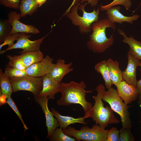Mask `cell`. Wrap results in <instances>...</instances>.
I'll list each match as a JSON object with an SVG mask.
<instances>
[{
    "instance_id": "1",
    "label": "cell",
    "mask_w": 141,
    "mask_h": 141,
    "mask_svg": "<svg viewBox=\"0 0 141 141\" xmlns=\"http://www.w3.org/2000/svg\"><path fill=\"white\" fill-rule=\"evenodd\" d=\"M85 84L83 81L80 83L72 81L69 83H61L59 92L61 93L60 98L57 101L60 106H67L72 104L81 105L84 112L85 119L90 118L93 106L92 104L86 101V93H91L92 90L86 91Z\"/></svg>"
},
{
    "instance_id": "2",
    "label": "cell",
    "mask_w": 141,
    "mask_h": 141,
    "mask_svg": "<svg viewBox=\"0 0 141 141\" xmlns=\"http://www.w3.org/2000/svg\"><path fill=\"white\" fill-rule=\"evenodd\" d=\"M111 28L115 30V25L107 18L96 21L92 24V32L89 36L90 40L87 44V48L95 52L101 53L104 52L113 44L114 37L113 33L109 38L106 36L105 30L108 28Z\"/></svg>"
},
{
    "instance_id": "3",
    "label": "cell",
    "mask_w": 141,
    "mask_h": 141,
    "mask_svg": "<svg viewBox=\"0 0 141 141\" xmlns=\"http://www.w3.org/2000/svg\"><path fill=\"white\" fill-rule=\"evenodd\" d=\"M95 90L97 92L96 96H93L95 103L93 106L90 117L98 125L105 129L109 124H118L121 121L117 119L113 114V111L108 106L105 107L102 102V96L105 90V87L102 84L98 85Z\"/></svg>"
},
{
    "instance_id": "4",
    "label": "cell",
    "mask_w": 141,
    "mask_h": 141,
    "mask_svg": "<svg viewBox=\"0 0 141 141\" xmlns=\"http://www.w3.org/2000/svg\"><path fill=\"white\" fill-rule=\"evenodd\" d=\"M88 3L86 2L84 4H74L71 7L70 13L69 11H66L68 17L72 21L75 25L79 26L80 33H87L92 30L91 24L98 21L100 9L98 7L96 10L94 8L91 12L88 13L84 9L85 6Z\"/></svg>"
},
{
    "instance_id": "5",
    "label": "cell",
    "mask_w": 141,
    "mask_h": 141,
    "mask_svg": "<svg viewBox=\"0 0 141 141\" xmlns=\"http://www.w3.org/2000/svg\"><path fill=\"white\" fill-rule=\"evenodd\" d=\"M62 130L66 134L76 140L87 141H106L108 131L96 124L91 128L85 125L78 130L70 126Z\"/></svg>"
},
{
    "instance_id": "6",
    "label": "cell",
    "mask_w": 141,
    "mask_h": 141,
    "mask_svg": "<svg viewBox=\"0 0 141 141\" xmlns=\"http://www.w3.org/2000/svg\"><path fill=\"white\" fill-rule=\"evenodd\" d=\"M102 100L108 103L113 110L120 116L122 127L131 128L132 122L128 109L131 106H128L123 102L116 90L111 87L107 91L105 90L103 94Z\"/></svg>"
},
{
    "instance_id": "7",
    "label": "cell",
    "mask_w": 141,
    "mask_h": 141,
    "mask_svg": "<svg viewBox=\"0 0 141 141\" xmlns=\"http://www.w3.org/2000/svg\"><path fill=\"white\" fill-rule=\"evenodd\" d=\"M13 91H26L38 97L42 88V77H35L27 75L21 77L9 78Z\"/></svg>"
},
{
    "instance_id": "8",
    "label": "cell",
    "mask_w": 141,
    "mask_h": 141,
    "mask_svg": "<svg viewBox=\"0 0 141 141\" xmlns=\"http://www.w3.org/2000/svg\"><path fill=\"white\" fill-rule=\"evenodd\" d=\"M47 36L36 40L32 41L28 38L30 37V36L27 35L25 33H20L19 37L16 40V42L11 46L8 48L4 50L1 51L0 54H2L8 50L16 49H21L23 50L22 51L19 53L20 54L31 51L39 50L41 44Z\"/></svg>"
},
{
    "instance_id": "9",
    "label": "cell",
    "mask_w": 141,
    "mask_h": 141,
    "mask_svg": "<svg viewBox=\"0 0 141 141\" xmlns=\"http://www.w3.org/2000/svg\"><path fill=\"white\" fill-rule=\"evenodd\" d=\"M49 99L48 96L34 97L35 101L40 106L45 115L46 125L48 132L47 138L51 136L55 129L60 126L58 120L54 118L52 112L49 109L48 106Z\"/></svg>"
},
{
    "instance_id": "10",
    "label": "cell",
    "mask_w": 141,
    "mask_h": 141,
    "mask_svg": "<svg viewBox=\"0 0 141 141\" xmlns=\"http://www.w3.org/2000/svg\"><path fill=\"white\" fill-rule=\"evenodd\" d=\"M53 59L46 55L42 61L28 67L26 70L27 75L35 77H41L49 73L54 66Z\"/></svg>"
},
{
    "instance_id": "11",
    "label": "cell",
    "mask_w": 141,
    "mask_h": 141,
    "mask_svg": "<svg viewBox=\"0 0 141 141\" xmlns=\"http://www.w3.org/2000/svg\"><path fill=\"white\" fill-rule=\"evenodd\" d=\"M8 20L12 26L10 34L20 33L36 34L40 32L38 29L33 25H27L19 21L21 19L20 13L16 11H11L8 15Z\"/></svg>"
},
{
    "instance_id": "12",
    "label": "cell",
    "mask_w": 141,
    "mask_h": 141,
    "mask_svg": "<svg viewBox=\"0 0 141 141\" xmlns=\"http://www.w3.org/2000/svg\"><path fill=\"white\" fill-rule=\"evenodd\" d=\"M116 86L119 95L126 105L138 98L139 92L136 86L130 84L123 80Z\"/></svg>"
},
{
    "instance_id": "13",
    "label": "cell",
    "mask_w": 141,
    "mask_h": 141,
    "mask_svg": "<svg viewBox=\"0 0 141 141\" xmlns=\"http://www.w3.org/2000/svg\"><path fill=\"white\" fill-rule=\"evenodd\" d=\"M128 63L126 69L122 72L123 80L127 83L136 86L137 81L136 78V69L139 66L140 60L128 53Z\"/></svg>"
},
{
    "instance_id": "14",
    "label": "cell",
    "mask_w": 141,
    "mask_h": 141,
    "mask_svg": "<svg viewBox=\"0 0 141 141\" xmlns=\"http://www.w3.org/2000/svg\"><path fill=\"white\" fill-rule=\"evenodd\" d=\"M42 88L38 97L48 96L49 99H54V96L59 92L60 83L56 81L49 73L42 77Z\"/></svg>"
},
{
    "instance_id": "15",
    "label": "cell",
    "mask_w": 141,
    "mask_h": 141,
    "mask_svg": "<svg viewBox=\"0 0 141 141\" xmlns=\"http://www.w3.org/2000/svg\"><path fill=\"white\" fill-rule=\"evenodd\" d=\"M120 7L119 5L113 6L106 9L107 18L113 23H117L121 24L123 22H127L132 24L134 21H136L140 17L138 14L131 16H127L124 15L120 11Z\"/></svg>"
},
{
    "instance_id": "16",
    "label": "cell",
    "mask_w": 141,
    "mask_h": 141,
    "mask_svg": "<svg viewBox=\"0 0 141 141\" xmlns=\"http://www.w3.org/2000/svg\"><path fill=\"white\" fill-rule=\"evenodd\" d=\"M72 64V62L66 64L64 60L60 58L49 74L56 81L61 83L64 76L73 70V68L70 67Z\"/></svg>"
},
{
    "instance_id": "17",
    "label": "cell",
    "mask_w": 141,
    "mask_h": 141,
    "mask_svg": "<svg viewBox=\"0 0 141 141\" xmlns=\"http://www.w3.org/2000/svg\"><path fill=\"white\" fill-rule=\"evenodd\" d=\"M118 32L124 38L123 42L127 44L129 46L128 53L137 59L141 60V42L136 40L131 35L129 37L127 36L121 29L119 28Z\"/></svg>"
},
{
    "instance_id": "18",
    "label": "cell",
    "mask_w": 141,
    "mask_h": 141,
    "mask_svg": "<svg viewBox=\"0 0 141 141\" xmlns=\"http://www.w3.org/2000/svg\"><path fill=\"white\" fill-rule=\"evenodd\" d=\"M51 109L54 116L58 120L60 127L62 129L66 128L70 125L76 123L81 124L85 125L87 124V123L85 122L84 117L76 118L72 117L63 116L60 114L54 108H52Z\"/></svg>"
},
{
    "instance_id": "19",
    "label": "cell",
    "mask_w": 141,
    "mask_h": 141,
    "mask_svg": "<svg viewBox=\"0 0 141 141\" xmlns=\"http://www.w3.org/2000/svg\"><path fill=\"white\" fill-rule=\"evenodd\" d=\"M109 68V75L113 84L116 86L122 81V72L120 69L119 62L110 58L106 60Z\"/></svg>"
},
{
    "instance_id": "20",
    "label": "cell",
    "mask_w": 141,
    "mask_h": 141,
    "mask_svg": "<svg viewBox=\"0 0 141 141\" xmlns=\"http://www.w3.org/2000/svg\"><path fill=\"white\" fill-rule=\"evenodd\" d=\"M19 56L27 68L40 62L44 58L43 54L40 50L27 52L21 54Z\"/></svg>"
},
{
    "instance_id": "21",
    "label": "cell",
    "mask_w": 141,
    "mask_h": 141,
    "mask_svg": "<svg viewBox=\"0 0 141 141\" xmlns=\"http://www.w3.org/2000/svg\"><path fill=\"white\" fill-rule=\"evenodd\" d=\"M38 7L36 0H22L19 8L21 17H25L26 15H32L37 11Z\"/></svg>"
},
{
    "instance_id": "22",
    "label": "cell",
    "mask_w": 141,
    "mask_h": 141,
    "mask_svg": "<svg viewBox=\"0 0 141 141\" xmlns=\"http://www.w3.org/2000/svg\"><path fill=\"white\" fill-rule=\"evenodd\" d=\"M95 70L102 75L106 87L109 89L113 84L109 75V68L106 61L103 60L97 63L95 67Z\"/></svg>"
},
{
    "instance_id": "23",
    "label": "cell",
    "mask_w": 141,
    "mask_h": 141,
    "mask_svg": "<svg viewBox=\"0 0 141 141\" xmlns=\"http://www.w3.org/2000/svg\"><path fill=\"white\" fill-rule=\"evenodd\" d=\"M0 91L5 95L7 98L11 97L13 89L9 78L0 69Z\"/></svg>"
},
{
    "instance_id": "24",
    "label": "cell",
    "mask_w": 141,
    "mask_h": 141,
    "mask_svg": "<svg viewBox=\"0 0 141 141\" xmlns=\"http://www.w3.org/2000/svg\"><path fill=\"white\" fill-rule=\"evenodd\" d=\"M48 138L51 141H75L76 140L65 134L61 127L56 128L52 134Z\"/></svg>"
},
{
    "instance_id": "25",
    "label": "cell",
    "mask_w": 141,
    "mask_h": 141,
    "mask_svg": "<svg viewBox=\"0 0 141 141\" xmlns=\"http://www.w3.org/2000/svg\"><path fill=\"white\" fill-rule=\"evenodd\" d=\"M12 26L8 20H1L0 21V43H2L5 38L10 34Z\"/></svg>"
},
{
    "instance_id": "26",
    "label": "cell",
    "mask_w": 141,
    "mask_h": 141,
    "mask_svg": "<svg viewBox=\"0 0 141 141\" xmlns=\"http://www.w3.org/2000/svg\"><path fill=\"white\" fill-rule=\"evenodd\" d=\"M7 57L9 60L8 65L21 70H26L27 67L19 55L13 56L7 55Z\"/></svg>"
},
{
    "instance_id": "27",
    "label": "cell",
    "mask_w": 141,
    "mask_h": 141,
    "mask_svg": "<svg viewBox=\"0 0 141 141\" xmlns=\"http://www.w3.org/2000/svg\"><path fill=\"white\" fill-rule=\"evenodd\" d=\"M8 66L5 68L4 73L9 78L21 77L27 75L26 70H21Z\"/></svg>"
},
{
    "instance_id": "28",
    "label": "cell",
    "mask_w": 141,
    "mask_h": 141,
    "mask_svg": "<svg viewBox=\"0 0 141 141\" xmlns=\"http://www.w3.org/2000/svg\"><path fill=\"white\" fill-rule=\"evenodd\" d=\"M118 5L124 6L127 10H129L132 6V3L130 0H114L107 5H103L101 4L100 9L102 11H104L108 8Z\"/></svg>"
},
{
    "instance_id": "29",
    "label": "cell",
    "mask_w": 141,
    "mask_h": 141,
    "mask_svg": "<svg viewBox=\"0 0 141 141\" xmlns=\"http://www.w3.org/2000/svg\"><path fill=\"white\" fill-rule=\"evenodd\" d=\"M131 128L124 127L119 130V141H134L135 139L131 131Z\"/></svg>"
},
{
    "instance_id": "30",
    "label": "cell",
    "mask_w": 141,
    "mask_h": 141,
    "mask_svg": "<svg viewBox=\"0 0 141 141\" xmlns=\"http://www.w3.org/2000/svg\"><path fill=\"white\" fill-rule=\"evenodd\" d=\"M20 33H14L13 34H9L4 39L2 43L0 45V50L4 46L8 45V48L13 45L14 44V42L19 37Z\"/></svg>"
},
{
    "instance_id": "31",
    "label": "cell",
    "mask_w": 141,
    "mask_h": 141,
    "mask_svg": "<svg viewBox=\"0 0 141 141\" xmlns=\"http://www.w3.org/2000/svg\"><path fill=\"white\" fill-rule=\"evenodd\" d=\"M7 103L8 104L14 111L21 120L23 125L25 131L27 130L28 129V128L27 126L22 120V115L20 112L11 97L7 98Z\"/></svg>"
},
{
    "instance_id": "32",
    "label": "cell",
    "mask_w": 141,
    "mask_h": 141,
    "mask_svg": "<svg viewBox=\"0 0 141 141\" xmlns=\"http://www.w3.org/2000/svg\"><path fill=\"white\" fill-rule=\"evenodd\" d=\"M119 130L115 127L108 130L106 141H118L119 139Z\"/></svg>"
},
{
    "instance_id": "33",
    "label": "cell",
    "mask_w": 141,
    "mask_h": 141,
    "mask_svg": "<svg viewBox=\"0 0 141 141\" xmlns=\"http://www.w3.org/2000/svg\"><path fill=\"white\" fill-rule=\"evenodd\" d=\"M20 0H0L1 5L5 7L17 9L19 8Z\"/></svg>"
},
{
    "instance_id": "34",
    "label": "cell",
    "mask_w": 141,
    "mask_h": 141,
    "mask_svg": "<svg viewBox=\"0 0 141 141\" xmlns=\"http://www.w3.org/2000/svg\"><path fill=\"white\" fill-rule=\"evenodd\" d=\"M99 0H81L80 3H82L85 2H87L89 4H90L92 7H94L98 4Z\"/></svg>"
},
{
    "instance_id": "35",
    "label": "cell",
    "mask_w": 141,
    "mask_h": 141,
    "mask_svg": "<svg viewBox=\"0 0 141 141\" xmlns=\"http://www.w3.org/2000/svg\"><path fill=\"white\" fill-rule=\"evenodd\" d=\"M141 67L140 70L141 72V67ZM136 86L139 92V95L138 98L139 99H141V79L140 80L137 81Z\"/></svg>"
},
{
    "instance_id": "36",
    "label": "cell",
    "mask_w": 141,
    "mask_h": 141,
    "mask_svg": "<svg viewBox=\"0 0 141 141\" xmlns=\"http://www.w3.org/2000/svg\"><path fill=\"white\" fill-rule=\"evenodd\" d=\"M6 98L4 94H2L1 92L0 91V106L5 104L7 103V101H6Z\"/></svg>"
},
{
    "instance_id": "37",
    "label": "cell",
    "mask_w": 141,
    "mask_h": 141,
    "mask_svg": "<svg viewBox=\"0 0 141 141\" xmlns=\"http://www.w3.org/2000/svg\"><path fill=\"white\" fill-rule=\"evenodd\" d=\"M39 7H40L44 4L47 0H36Z\"/></svg>"
},
{
    "instance_id": "38",
    "label": "cell",
    "mask_w": 141,
    "mask_h": 141,
    "mask_svg": "<svg viewBox=\"0 0 141 141\" xmlns=\"http://www.w3.org/2000/svg\"><path fill=\"white\" fill-rule=\"evenodd\" d=\"M78 0H73V1L70 7L72 6L74 4H77L78 3Z\"/></svg>"
},
{
    "instance_id": "39",
    "label": "cell",
    "mask_w": 141,
    "mask_h": 141,
    "mask_svg": "<svg viewBox=\"0 0 141 141\" xmlns=\"http://www.w3.org/2000/svg\"><path fill=\"white\" fill-rule=\"evenodd\" d=\"M138 103L140 106H141V99H139L138 101Z\"/></svg>"
},
{
    "instance_id": "40",
    "label": "cell",
    "mask_w": 141,
    "mask_h": 141,
    "mask_svg": "<svg viewBox=\"0 0 141 141\" xmlns=\"http://www.w3.org/2000/svg\"><path fill=\"white\" fill-rule=\"evenodd\" d=\"M139 66L141 67V61H140V64L139 65Z\"/></svg>"
},
{
    "instance_id": "41",
    "label": "cell",
    "mask_w": 141,
    "mask_h": 141,
    "mask_svg": "<svg viewBox=\"0 0 141 141\" xmlns=\"http://www.w3.org/2000/svg\"><path fill=\"white\" fill-rule=\"evenodd\" d=\"M140 122L141 123V121H140Z\"/></svg>"
}]
</instances>
